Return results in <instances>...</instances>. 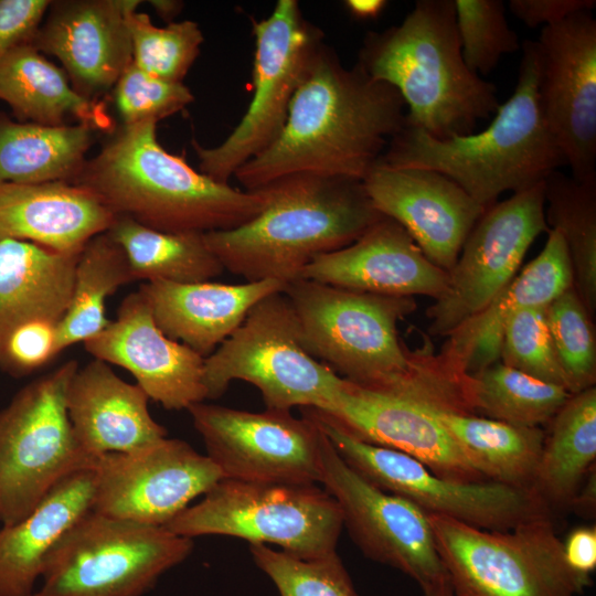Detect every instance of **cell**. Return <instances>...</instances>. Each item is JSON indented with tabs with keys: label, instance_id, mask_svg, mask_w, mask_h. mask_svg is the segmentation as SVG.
<instances>
[{
	"label": "cell",
	"instance_id": "f907efd6",
	"mask_svg": "<svg viewBox=\"0 0 596 596\" xmlns=\"http://www.w3.org/2000/svg\"><path fill=\"white\" fill-rule=\"evenodd\" d=\"M150 6L155 9L156 13L168 23L179 14L183 3L174 0H151Z\"/></svg>",
	"mask_w": 596,
	"mask_h": 596
},
{
	"label": "cell",
	"instance_id": "f6af8a7d",
	"mask_svg": "<svg viewBox=\"0 0 596 596\" xmlns=\"http://www.w3.org/2000/svg\"><path fill=\"white\" fill-rule=\"evenodd\" d=\"M51 2L0 0V58L17 46L32 44Z\"/></svg>",
	"mask_w": 596,
	"mask_h": 596
},
{
	"label": "cell",
	"instance_id": "484cf974",
	"mask_svg": "<svg viewBox=\"0 0 596 596\" xmlns=\"http://www.w3.org/2000/svg\"><path fill=\"white\" fill-rule=\"evenodd\" d=\"M285 287L273 279L235 285L212 280L151 281L141 284L139 291L167 337L206 358L242 324L259 300Z\"/></svg>",
	"mask_w": 596,
	"mask_h": 596
},
{
	"label": "cell",
	"instance_id": "4fadbf2b",
	"mask_svg": "<svg viewBox=\"0 0 596 596\" xmlns=\"http://www.w3.org/2000/svg\"><path fill=\"white\" fill-rule=\"evenodd\" d=\"M301 411L318 424L352 469L380 489L411 501L426 513L486 530H508L549 513L547 507L531 489L438 476L406 454L351 436L315 408Z\"/></svg>",
	"mask_w": 596,
	"mask_h": 596
},
{
	"label": "cell",
	"instance_id": "f35d334b",
	"mask_svg": "<svg viewBox=\"0 0 596 596\" xmlns=\"http://www.w3.org/2000/svg\"><path fill=\"white\" fill-rule=\"evenodd\" d=\"M545 313L570 393L575 394L595 386V330L592 317L575 287H570L551 301Z\"/></svg>",
	"mask_w": 596,
	"mask_h": 596
},
{
	"label": "cell",
	"instance_id": "d6a6232c",
	"mask_svg": "<svg viewBox=\"0 0 596 596\" xmlns=\"http://www.w3.org/2000/svg\"><path fill=\"white\" fill-rule=\"evenodd\" d=\"M429 408L486 480L532 490L545 438L540 427Z\"/></svg>",
	"mask_w": 596,
	"mask_h": 596
},
{
	"label": "cell",
	"instance_id": "bcb514c9",
	"mask_svg": "<svg viewBox=\"0 0 596 596\" xmlns=\"http://www.w3.org/2000/svg\"><path fill=\"white\" fill-rule=\"evenodd\" d=\"M595 0H510V11L529 28L550 26L582 11H592Z\"/></svg>",
	"mask_w": 596,
	"mask_h": 596
},
{
	"label": "cell",
	"instance_id": "9a60e30c",
	"mask_svg": "<svg viewBox=\"0 0 596 596\" xmlns=\"http://www.w3.org/2000/svg\"><path fill=\"white\" fill-rule=\"evenodd\" d=\"M549 231L543 181L487 207L448 273L446 291L427 310L428 332L448 337L483 310L515 277L535 238Z\"/></svg>",
	"mask_w": 596,
	"mask_h": 596
},
{
	"label": "cell",
	"instance_id": "74e56055",
	"mask_svg": "<svg viewBox=\"0 0 596 596\" xmlns=\"http://www.w3.org/2000/svg\"><path fill=\"white\" fill-rule=\"evenodd\" d=\"M132 61L160 79L183 83L204 41L199 24L191 20L157 26L147 13L132 9L127 14Z\"/></svg>",
	"mask_w": 596,
	"mask_h": 596
},
{
	"label": "cell",
	"instance_id": "4316f807",
	"mask_svg": "<svg viewBox=\"0 0 596 596\" xmlns=\"http://www.w3.org/2000/svg\"><path fill=\"white\" fill-rule=\"evenodd\" d=\"M116 216L96 195L68 182L0 183V241L30 242L78 254Z\"/></svg>",
	"mask_w": 596,
	"mask_h": 596
},
{
	"label": "cell",
	"instance_id": "4dcf8cb0",
	"mask_svg": "<svg viewBox=\"0 0 596 596\" xmlns=\"http://www.w3.org/2000/svg\"><path fill=\"white\" fill-rule=\"evenodd\" d=\"M96 130L86 124L47 126L0 113V183H73Z\"/></svg>",
	"mask_w": 596,
	"mask_h": 596
},
{
	"label": "cell",
	"instance_id": "603a6c76",
	"mask_svg": "<svg viewBox=\"0 0 596 596\" xmlns=\"http://www.w3.org/2000/svg\"><path fill=\"white\" fill-rule=\"evenodd\" d=\"M300 278L354 291L438 299L448 273L433 264L406 230L382 216L352 244L320 255Z\"/></svg>",
	"mask_w": 596,
	"mask_h": 596
},
{
	"label": "cell",
	"instance_id": "277c9868",
	"mask_svg": "<svg viewBox=\"0 0 596 596\" xmlns=\"http://www.w3.org/2000/svg\"><path fill=\"white\" fill-rule=\"evenodd\" d=\"M266 188L255 217L204 233L224 270L246 281L297 280L316 257L352 244L383 216L359 179L297 173Z\"/></svg>",
	"mask_w": 596,
	"mask_h": 596
},
{
	"label": "cell",
	"instance_id": "ac0fdd59",
	"mask_svg": "<svg viewBox=\"0 0 596 596\" xmlns=\"http://www.w3.org/2000/svg\"><path fill=\"white\" fill-rule=\"evenodd\" d=\"M535 45L544 120L572 177H596V20L577 12L543 26Z\"/></svg>",
	"mask_w": 596,
	"mask_h": 596
},
{
	"label": "cell",
	"instance_id": "8992f818",
	"mask_svg": "<svg viewBox=\"0 0 596 596\" xmlns=\"http://www.w3.org/2000/svg\"><path fill=\"white\" fill-rule=\"evenodd\" d=\"M356 64L400 93L405 124L436 139L472 134L500 105L496 85L462 58L454 0H417L398 25L368 32Z\"/></svg>",
	"mask_w": 596,
	"mask_h": 596
},
{
	"label": "cell",
	"instance_id": "e0dca14e",
	"mask_svg": "<svg viewBox=\"0 0 596 596\" xmlns=\"http://www.w3.org/2000/svg\"><path fill=\"white\" fill-rule=\"evenodd\" d=\"M92 511L147 525L164 526L223 475L187 441L163 438L130 453L97 457Z\"/></svg>",
	"mask_w": 596,
	"mask_h": 596
},
{
	"label": "cell",
	"instance_id": "7a4b0ae2",
	"mask_svg": "<svg viewBox=\"0 0 596 596\" xmlns=\"http://www.w3.org/2000/svg\"><path fill=\"white\" fill-rule=\"evenodd\" d=\"M405 108L392 85L356 63L347 68L324 44L278 137L233 177L248 191L297 173L364 180L405 125Z\"/></svg>",
	"mask_w": 596,
	"mask_h": 596
},
{
	"label": "cell",
	"instance_id": "db71d44e",
	"mask_svg": "<svg viewBox=\"0 0 596 596\" xmlns=\"http://www.w3.org/2000/svg\"><path fill=\"white\" fill-rule=\"evenodd\" d=\"M456 596V595H455Z\"/></svg>",
	"mask_w": 596,
	"mask_h": 596
},
{
	"label": "cell",
	"instance_id": "7c38bea8",
	"mask_svg": "<svg viewBox=\"0 0 596 596\" xmlns=\"http://www.w3.org/2000/svg\"><path fill=\"white\" fill-rule=\"evenodd\" d=\"M255 38L253 97L244 116L220 145L192 147L199 171L228 183L244 163L281 131L291 99L324 46L323 32L309 22L296 0H278L263 20H252Z\"/></svg>",
	"mask_w": 596,
	"mask_h": 596
},
{
	"label": "cell",
	"instance_id": "681fc988",
	"mask_svg": "<svg viewBox=\"0 0 596 596\" xmlns=\"http://www.w3.org/2000/svg\"><path fill=\"white\" fill-rule=\"evenodd\" d=\"M595 472L593 471L592 475L590 471L588 473V478L585 479L576 497L574 498L571 507L578 509L583 513H592L595 508Z\"/></svg>",
	"mask_w": 596,
	"mask_h": 596
},
{
	"label": "cell",
	"instance_id": "cb8c5ba5",
	"mask_svg": "<svg viewBox=\"0 0 596 596\" xmlns=\"http://www.w3.org/2000/svg\"><path fill=\"white\" fill-rule=\"evenodd\" d=\"M149 397L137 384L118 376L110 364L93 359L78 366L66 393L74 436L94 460L106 454L130 453L167 437L153 419Z\"/></svg>",
	"mask_w": 596,
	"mask_h": 596
},
{
	"label": "cell",
	"instance_id": "8d00e7d4",
	"mask_svg": "<svg viewBox=\"0 0 596 596\" xmlns=\"http://www.w3.org/2000/svg\"><path fill=\"white\" fill-rule=\"evenodd\" d=\"M470 377L473 414L515 426L550 423L572 395L499 362Z\"/></svg>",
	"mask_w": 596,
	"mask_h": 596
},
{
	"label": "cell",
	"instance_id": "7402d4cb",
	"mask_svg": "<svg viewBox=\"0 0 596 596\" xmlns=\"http://www.w3.org/2000/svg\"><path fill=\"white\" fill-rule=\"evenodd\" d=\"M317 411L351 436L406 454L438 476L458 481H488L464 456L428 406L343 380L332 407Z\"/></svg>",
	"mask_w": 596,
	"mask_h": 596
},
{
	"label": "cell",
	"instance_id": "816d5d0a",
	"mask_svg": "<svg viewBox=\"0 0 596 596\" xmlns=\"http://www.w3.org/2000/svg\"><path fill=\"white\" fill-rule=\"evenodd\" d=\"M422 590L423 596H455L449 577Z\"/></svg>",
	"mask_w": 596,
	"mask_h": 596
},
{
	"label": "cell",
	"instance_id": "3957f363",
	"mask_svg": "<svg viewBox=\"0 0 596 596\" xmlns=\"http://www.w3.org/2000/svg\"><path fill=\"white\" fill-rule=\"evenodd\" d=\"M110 135L73 184L96 195L115 216L166 233H207L238 227L268 202L266 187L236 189L168 152L156 123L121 125Z\"/></svg>",
	"mask_w": 596,
	"mask_h": 596
},
{
	"label": "cell",
	"instance_id": "9c48e42d",
	"mask_svg": "<svg viewBox=\"0 0 596 596\" xmlns=\"http://www.w3.org/2000/svg\"><path fill=\"white\" fill-rule=\"evenodd\" d=\"M203 496L164 528L190 539L225 535L249 544H274L306 560L336 552L343 528L341 510L334 498L316 485L223 478Z\"/></svg>",
	"mask_w": 596,
	"mask_h": 596
},
{
	"label": "cell",
	"instance_id": "2e32d148",
	"mask_svg": "<svg viewBox=\"0 0 596 596\" xmlns=\"http://www.w3.org/2000/svg\"><path fill=\"white\" fill-rule=\"evenodd\" d=\"M320 457V483L339 504L343 526L368 557L403 572L422 589L448 578L426 512L363 478L323 432Z\"/></svg>",
	"mask_w": 596,
	"mask_h": 596
},
{
	"label": "cell",
	"instance_id": "5b68a950",
	"mask_svg": "<svg viewBox=\"0 0 596 596\" xmlns=\"http://www.w3.org/2000/svg\"><path fill=\"white\" fill-rule=\"evenodd\" d=\"M521 49L515 89L499 105L486 129L436 139L405 124L391 138L377 163L438 171L485 209L494 204L503 192L526 189L567 166L542 114L535 41L525 40Z\"/></svg>",
	"mask_w": 596,
	"mask_h": 596
},
{
	"label": "cell",
	"instance_id": "ba28073f",
	"mask_svg": "<svg viewBox=\"0 0 596 596\" xmlns=\"http://www.w3.org/2000/svg\"><path fill=\"white\" fill-rule=\"evenodd\" d=\"M427 517L456 596H577L590 584L566 564L549 513L508 530Z\"/></svg>",
	"mask_w": 596,
	"mask_h": 596
},
{
	"label": "cell",
	"instance_id": "ee69618b",
	"mask_svg": "<svg viewBox=\"0 0 596 596\" xmlns=\"http://www.w3.org/2000/svg\"><path fill=\"white\" fill-rule=\"evenodd\" d=\"M58 323L34 319L17 327L0 349V370L18 379L49 364L58 355Z\"/></svg>",
	"mask_w": 596,
	"mask_h": 596
},
{
	"label": "cell",
	"instance_id": "6da1fadb",
	"mask_svg": "<svg viewBox=\"0 0 596 596\" xmlns=\"http://www.w3.org/2000/svg\"><path fill=\"white\" fill-rule=\"evenodd\" d=\"M284 294L307 351L343 380L435 409L473 414L471 379L440 354L411 351L397 323L416 309L414 297L339 288L299 278Z\"/></svg>",
	"mask_w": 596,
	"mask_h": 596
},
{
	"label": "cell",
	"instance_id": "f546056e",
	"mask_svg": "<svg viewBox=\"0 0 596 596\" xmlns=\"http://www.w3.org/2000/svg\"><path fill=\"white\" fill-rule=\"evenodd\" d=\"M0 99L22 123L60 126L72 116L96 131H115L105 104L78 95L64 70L32 44L17 46L0 58Z\"/></svg>",
	"mask_w": 596,
	"mask_h": 596
},
{
	"label": "cell",
	"instance_id": "e575fe53",
	"mask_svg": "<svg viewBox=\"0 0 596 596\" xmlns=\"http://www.w3.org/2000/svg\"><path fill=\"white\" fill-rule=\"evenodd\" d=\"M135 280L121 247L106 232L93 237L76 262L71 301L58 323V354L102 332L110 322L106 299Z\"/></svg>",
	"mask_w": 596,
	"mask_h": 596
},
{
	"label": "cell",
	"instance_id": "7dc6e473",
	"mask_svg": "<svg viewBox=\"0 0 596 596\" xmlns=\"http://www.w3.org/2000/svg\"><path fill=\"white\" fill-rule=\"evenodd\" d=\"M563 543L564 560L577 574L589 576L596 567V529L581 526L573 530Z\"/></svg>",
	"mask_w": 596,
	"mask_h": 596
},
{
	"label": "cell",
	"instance_id": "d4e9b609",
	"mask_svg": "<svg viewBox=\"0 0 596 596\" xmlns=\"http://www.w3.org/2000/svg\"><path fill=\"white\" fill-rule=\"evenodd\" d=\"M541 253L479 313L448 336L439 353L458 373L470 376L498 362L504 323L515 310L545 307L573 285L564 238L550 228Z\"/></svg>",
	"mask_w": 596,
	"mask_h": 596
},
{
	"label": "cell",
	"instance_id": "30bf717a",
	"mask_svg": "<svg viewBox=\"0 0 596 596\" xmlns=\"http://www.w3.org/2000/svg\"><path fill=\"white\" fill-rule=\"evenodd\" d=\"M193 539L164 526L89 511L47 554L41 596H143L192 552Z\"/></svg>",
	"mask_w": 596,
	"mask_h": 596
},
{
	"label": "cell",
	"instance_id": "b9f144b4",
	"mask_svg": "<svg viewBox=\"0 0 596 596\" xmlns=\"http://www.w3.org/2000/svg\"><path fill=\"white\" fill-rule=\"evenodd\" d=\"M545 308H521L509 316L499 359L511 369L568 391L547 327Z\"/></svg>",
	"mask_w": 596,
	"mask_h": 596
},
{
	"label": "cell",
	"instance_id": "60d3db41",
	"mask_svg": "<svg viewBox=\"0 0 596 596\" xmlns=\"http://www.w3.org/2000/svg\"><path fill=\"white\" fill-rule=\"evenodd\" d=\"M454 7L462 58L471 72L488 75L502 55L520 49L501 0H454Z\"/></svg>",
	"mask_w": 596,
	"mask_h": 596
},
{
	"label": "cell",
	"instance_id": "ab89813d",
	"mask_svg": "<svg viewBox=\"0 0 596 596\" xmlns=\"http://www.w3.org/2000/svg\"><path fill=\"white\" fill-rule=\"evenodd\" d=\"M249 552L279 596H359L337 552L307 560L266 544H249Z\"/></svg>",
	"mask_w": 596,
	"mask_h": 596
},
{
	"label": "cell",
	"instance_id": "1f68e13d",
	"mask_svg": "<svg viewBox=\"0 0 596 596\" xmlns=\"http://www.w3.org/2000/svg\"><path fill=\"white\" fill-rule=\"evenodd\" d=\"M550 423L532 490L547 509L571 507L596 459V387L572 394Z\"/></svg>",
	"mask_w": 596,
	"mask_h": 596
},
{
	"label": "cell",
	"instance_id": "5bb4252c",
	"mask_svg": "<svg viewBox=\"0 0 596 596\" xmlns=\"http://www.w3.org/2000/svg\"><path fill=\"white\" fill-rule=\"evenodd\" d=\"M187 411L223 478L299 486L320 482L322 432L308 415L297 418L290 411L248 412L204 402Z\"/></svg>",
	"mask_w": 596,
	"mask_h": 596
},
{
	"label": "cell",
	"instance_id": "44dd1931",
	"mask_svg": "<svg viewBox=\"0 0 596 596\" xmlns=\"http://www.w3.org/2000/svg\"><path fill=\"white\" fill-rule=\"evenodd\" d=\"M138 0L52 1L32 45L62 64L75 92L91 100L114 88L132 61L127 14Z\"/></svg>",
	"mask_w": 596,
	"mask_h": 596
},
{
	"label": "cell",
	"instance_id": "52a82bcc",
	"mask_svg": "<svg viewBox=\"0 0 596 596\" xmlns=\"http://www.w3.org/2000/svg\"><path fill=\"white\" fill-rule=\"evenodd\" d=\"M253 384L266 408L328 411L343 379L306 349L294 308L283 291L259 300L242 324L204 359L206 400L219 398L232 381Z\"/></svg>",
	"mask_w": 596,
	"mask_h": 596
},
{
	"label": "cell",
	"instance_id": "f5cc1de1",
	"mask_svg": "<svg viewBox=\"0 0 596 596\" xmlns=\"http://www.w3.org/2000/svg\"><path fill=\"white\" fill-rule=\"evenodd\" d=\"M32 596H41L40 593L36 590V593Z\"/></svg>",
	"mask_w": 596,
	"mask_h": 596
},
{
	"label": "cell",
	"instance_id": "c3c4849f",
	"mask_svg": "<svg viewBox=\"0 0 596 596\" xmlns=\"http://www.w3.org/2000/svg\"><path fill=\"white\" fill-rule=\"evenodd\" d=\"M387 6L385 0H347L344 7L349 13L360 20L377 18Z\"/></svg>",
	"mask_w": 596,
	"mask_h": 596
},
{
	"label": "cell",
	"instance_id": "836d02e7",
	"mask_svg": "<svg viewBox=\"0 0 596 596\" xmlns=\"http://www.w3.org/2000/svg\"><path fill=\"white\" fill-rule=\"evenodd\" d=\"M106 233L124 251L136 280L199 283L224 270L204 233L160 232L121 216Z\"/></svg>",
	"mask_w": 596,
	"mask_h": 596
},
{
	"label": "cell",
	"instance_id": "8fae6325",
	"mask_svg": "<svg viewBox=\"0 0 596 596\" xmlns=\"http://www.w3.org/2000/svg\"><path fill=\"white\" fill-rule=\"evenodd\" d=\"M75 359L34 379L0 409V523L29 515L66 476L92 468L66 411Z\"/></svg>",
	"mask_w": 596,
	"mask_h": 596
},
{
	"label": "cell",
	"instance_id": "7bdbcfd3",
	"mask_svg": "<svg viewBox=\"0 0 596 596\" xmlns=\"http://www.w3.org/2000/svg\"><path fill=\"white\" fill-rule=\"evenodd\" d=\"M116 109L124 126L156 123L172 116L194 100L183 83H172L142 71L134 61L113 88Z\"/></svg>",
	"mask_w": 596,
	"mask_h": 596
},
{
	"label": "cell",
	"instance_id": "83f0119b",
	"mask_svg": "<svg viewBox=\"0 0 596 596\" xmlns=\"http://www.w3.org/2000/svg\"><path fill=\"white\" fill-rule=\"evenodd\" d=\"M95 497L93 468L58 481L21 521L0 529V596H32L44 562L58 540L92 511Z\"/></svg>",
	"mask_w": 596,
	"mask_h": 596
},
{
	"label": "cell",
	"instance_id": "ffe728a7",
	"mask_svg": "<svg viewBox=\"0 0 596 596\" xmlns=\"http://www.w3.org/2000/svg\"><path fill=\"white\" fill-rule=\"evenodd\" d=\"M375 209L401 224L436 266L449 273L485 207L445 174L376 163L363 180Z\"/></svg>",
	"mask_w": 596,
	"mask_h": 596
},
{
	"label": "cell",
	"instance_id": "f1b7e54d",
	"mask_svg": "<svg viewBox=\"0 0 596 596\" xmlns=\"http://www.w3.org/2000/svg\"><path fill=\"white\" fill-rule=\"evenodd\" d=\"M78 255L24 241H0V349L28 321L62 320L71 301Z\"/></svg>",
	"mask_w": 596,
	"mask_h": 596
},
{
	"label": "cell",
	"instance_id": "d6986e66",
	"mask_svg": "<svg viewBox=\"0 0 596 596\" xmlns=\"http://www.w3.org/2000/svg\"><path fill=\"white\" fill-rule=\"evenodd\" d=\"M83 344L93 359L128 371L166 409H188L206 400L205 358L161 331L139 290L127 295L116 318Z\"/></svg>",
	"mask_w": 596,
	"mask_h": 596
},
{
	"label": "cell",
	"instance_id": "d590c367",
	"mask_svg": "<svg viewBox=\"0 0 596 596\" xmlns=\"http://www.w3.org/2000/svg\"><path fill=\"white\" fill-rule=\"evenodd\" d=\"M543 182L546 223L564 238L573 285L593 318L596 313V177L577 180L555 170Z\"/></svg>",
	"mask_w": 596,
	"mask_h": 596
}]
</instances>
